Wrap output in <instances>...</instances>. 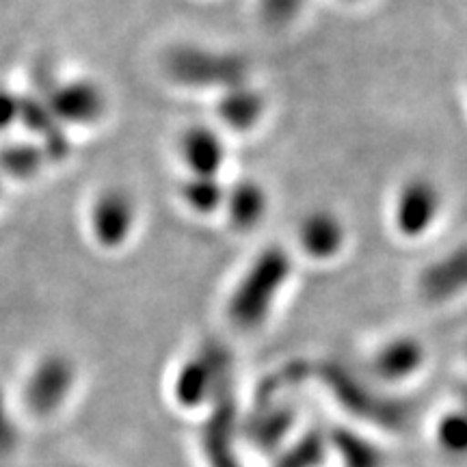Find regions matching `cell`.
Instances as JSON below:
<instances>
[{
  "mask_svg": "<svg viewBox=\"0 0 467 467\" xmlns=\"http://www.w3.org/2000/svg\"><path fill=\"white\" fill-rule=\"evenodd\" d=\"M78 370L66 353H46L26 372L22 402L33 418H50L74 392Z\"/></svg>",
  "mask_w": 467,
  "mask_h": 467,
  "instance_id": "8992f818",
  "label": "cell"
},
{
  "mask_svg": "<svg viewBox=\"0 0 467 467\" xmlns=\"http://www.w3.org/2000/svg\"><path fill=\"white\" fill-rule=\"evenodd\" d=\"M167 76L191 89H230L247 83L249 67L241 55L203 48L195 44H180L167 50L162 58Z\"/></svg>",
  "mask_w": 467,
  "mask_h": 467,
  "instance_id": "7a4b0ae2",
  "label": "cell"
},
{
  "mask_svg": "<svg viewBox=\"0 0 467 467\" xmlns=\"http://www.w3.org/2000/svg\"><path fill=\"white\" fill-rule=\"evenodd\" d=\"M424 344L411 336H396L379 347L372 358V372L383 381L396 383L413 377L424 366Z\"/></svg>",
  "mask_w": 467,
  "mask_h": 467,
  "instance_id": "5bb4252c",
  "label": "cell"
},
{
  "mask_svg": "<svg viewBox=\"0 0 467 467\" xmlns=\"http://www.w3.org/2000/svg\"><path fill=\"white\" fill-rule=\"evenodd\" d=\"M437 441L448 454L454 457H465L467 454V411L457 409L448 411L440 422H437Z\"/></svg>",
  "mask_w": 467,
  "mask_h": 467,
  "instance_id": "44dd1931",
  "label": "cell"
},
{
  "mask_svg": "<svg viewBox=\"0 0 467 467\" xmlns=\"http://www.w3.org/2000/svg\"><path fill=\"white\" fill-rule=\"evenodd\" d=\"M139 208L134 195L124 186H104L93 195L87 208V230L102 251L124 249L137 230Z\"/></svg>",
  "mask_w": 467,
  "mask_h": 467,
  "instance_id": "5b68a950",
  "label": "cell"
},
{
  "mask_svg": "<svg viewBox=\"0 0 467 467\" xmlns=\"http://www.w3.org/2000/svg\"><path fill=\"white\" fill-rule=\"evenodd\" d=\"M323 379L327 388L334 392L337 402L353 413L355 418L366 420V422L383 426L389 431L405 429L409 422V407L392 399L379 396L364 381H359L353 372L337 364H327L323 370Z\"/></svg>",
  "mask_w": 467,
  "mask_h": 467,
  "instance_id": "277c9868",
  "label": "cell"
},
{
  "mask_svg": "<svg viewBox=\"0 0 467 467\" xmlns=\"http://www.w3.org/2000/svg\"><path fill=\"white\" fill-rule=\"evenodd\" d=\"M50 156L33 139L9 141L0 148V178L7 182H33L50 165Z\"/></svg>",
  "mask_w": 467,
  "mask_h": 467,
  "instance_id": "e0dca14e",
  "label": "cell"
},
{
  "mask_svg": "<svg viewBox=\"0 0 467 467\" xmlns=\"http://www.w3.org/2000/svg\"><path fill=\"white\" fill-rule=\"evenodd\" d=\"M182 200L192 213L214 214L223 208L227 189L219 180V175H192L182 182Z\"/></svg>",
  "mask_w": 467,
  "mask_h": 467,
  "instance_id": "d6986e66",
  "label": "cell"
},
{
  "mask_svg": "<svg viewBox=\"0 0 467 467\" xmlns=\"http://www.w3.org/2000/svg\"><path fill=\"white\" fill-rule=\"evenodd\" d=\"M306 0H260V9L265 20L282 26L299 14Z\"/></svg>",
  "mask_w": 467,
  "mask_h": 467,
  "instance_id": "7402d4cb",
  "label": "cell"
},
{
  "mask_svg": "<svg viewBox=\"0 0 467 467\" xmlns=\"http://www.w3.org/2000/svg\"><path fill=\"white\" fill-rule=\"evenodd\" d=\"M299 247L307 258L329 262L342 254L347 244V225L329 208L309 210L299 223Z\"/></svg>",
  "mask_w": 467,
  "mask_h": 467,
  "instance_id": "8fae6325",
  "label": "cell"
},
{
  "mask_svg": "<svg viewBox=\"0 0 467 467\" xmlns=\"http://www.w3.org/2000/svg\"><path fill=\"white\" fill-rule=\"evenodd\" d=\"M17 435H16V424L11 418L7 399H5L3 388H0V454L9 452L16 446Z\"/></svg>",
  "mask_w": 467,
  "mask_h": 467,
  "instance_id": "cb8c5ba5",
  "label": "cell"
},
{
  "mask_svg": "<svg viewBox=\"0 0 467 467\" xmlns=\"http://www.w3.org/2000/svg\"><path fill=\"white\" fill-rule=\"evenodd\" d=\"M223 210L238 232H254L268 214V192L255 180H238L225 192Z\"/></svg>",
  "mask_w": 467,
  "mask_h": 467,
  "instance_id": "2e32d148",
  "label": "cell"
},
{
  "mask_svg": "<svg viewBox=\"0 0 467 467\" xmlns=\"http://www.w3.org/2000/svg\"><path fill=\"white\" fill-rule=\"evenodd\" d=\"M232 358L219 342H206L184 361L175 375L173 396L180 405L195 409L213 400L223 385L230 383Z\"/></svg>",
  "mask_w": 467,
  "mask_h": 467,
  "instance_id": "52a82bcc",
  "label": "cell"
},
{
  "mask_svg": "<svg viewBox=\"0 0 467 467\" xmlns=\"http://www.w3.org/2000/svg\"><path fill=\"white\" fill-rule=\"evenodd\" d=\"M329 441L320 431H307L275 459L273 467H318L327 457Z\"/></svg>",
  "mask_w": 467,
  "mask_h": 467,
  "instance_id": "ffe728a7",
  "label": "cell"
},
{
  "mask_svg": "<svg viewBox=\"0 0 467 467\" xmlns=\"http://www.w3.org/2000/svg\"><path fill=\"white\" fill-rule=\"evenodd\" d=\"M292 275L290 254L279 244L262 249L238 279L227 303V317L238 329H258L271 317L277 296Z\"/></svg>",
  "mask_w": 467,
  "mask_h": 467,
  "instance_id": "6da1fadb",
  "label": "cell"
},
{
  "mask_svg": "<svg viewBox=\"0 0 467 467\" xmlns=\"http://www.w3.org/2000/svg\"><path fill=\"white\" fill-rule=\"evenodd\" d=\"M266 113L265 96L249 83L234 85L221 91L217 102V115L221 124L234 132H249L260 124Z\"/></svg>",
  "mask_w": 467,
  "mask_h": 467,
  "instance_id": "9a60e30c",
  "label": "cell"
},
{
  "mask_svg": "<svg viewBox=\"0 0 467 467\" xmlns=\"http://www.w3.org/2000/svg\"><path fill=\"white\" fill-rule=\"evenodd\" d=\"M443 197L435 180L413 175L402 182L394 202V227L405 238H422L441 214Z\"/></svg>",
  "mask_w": 467,
  "mask_h": 467,
  "instance_id": "ba28073f",
  "label": "cell"
},
{
  "mask_svg": "<svg viewBox=\"0 0 467 467\" xmlns=\"http://www.w3.org/2000/svg\"><path fill=\"white\" fill-rule=\"evenodd\" d=\"M3 195H5V180L0 178V202H3Z\"/></svg>",
  "mask_w": 467,
  "mask_h": 467,
  "instance_id": "d4e9b609",
  "label": "cell"
},
{
  "mask_svg": "<svg viewBox=\"0 0 467 467\" xmlns=\"http://www.w3.org/2000/svg\"><path fill=\"white\" fill-rule=\"evenodd\" d=\"M344 3H358V0H344Z\"/></svg>",
  "mask_w": 467,
  "mask_h": 467,
  "instance_id": "4316f807",
  "label": "cell"
},
{
  "mask_svg": "<svg viewBox=\"0 0 467 467\" xmlns=\"http://www.w3.org/2000/svg\"><path fill=\"white\" fill-rule=\"evenodd\" d=\"M20 98L22 93L0 85V134H7L20 121Z\"/></svg>",
  "mask_w": 467,
  "mask_h": 467,
  "instance_id": "603a6c76",
  "label": "cell"
},
{
  "mask_svg": "<svg viewBox=\"0 0 467 467\" xmlns=\"http://www.w3.org/2000/svg\"><path fill=\"white\" fill-rule=\"evenodd\" d=\"M37 96L63 128H93L109 113L104 87L89 76H46L37 80Z\"/></svg>",
  "mask_w": 467,
  "mask_h": 467,
  "instance_id": "3957f363",
  "label": "cell"
},
{
  "mask_svg": "<svg viewBox=\"0 0 467 467\" xmlns=\"http://www.w3.org/2000/svg\"><path fill=\"white\" fill-rule=\"evenodd\" d=\"M295 422L296 411L288 402H258L247 426H244V435L254 448L262 452H271L288 440Z\"/></svg>",
  "mask_w": 467,
  "mask_h": 467,
  "instance_id": "7c38bea8",
  "label": "cell"
},
{
  "mask_svg": "<svg viewBox=\"0 0 467 467\" xmlns=\"http://www.w3.org/2000/svg\"><path fill=\"white\" fill-rule=\"evenodd\" d=\"M465 399H463V407H461V409H465V411H467V389H465Z\"/></svg>",
  "mask_w": 467,
  "mask_h": 467,
  "instance_id": "484cf974",
  "label": "cell"
},
{
  "mask_svg": "<svg viewBox=\"0 0 467 467\" xmlns=\"http://www.w3.org/2000/svg\"><path fill=\"white\" fill-rule=\"evenodd\" d=\"M418 288L429 303H446L467 292V243L431 262L420 273Z\"/></svg>",
  "mask_w": 467,
  "mask_h": 467,
  "instance_id": "30bf717a",
  "label": "cell"
},
{
  "mask_svg": "<svg viewBox=\"0 0 467 467\" xmlns=\"http://www.w3.org/2000/svg\"><path fill=\"white\" fill-rule=\"evenodd\" d=\"M202 446L210 467H244L238 454V413L230 383L213 399V411L202 431Z\"/></svg>",
  "mask_w": 467,
  "mask_h": 467,
  "instance_id": "9c48e42d",
  "label": "cell"
},
{
  "mask_svg": "<svg viewBox=\"0 0 467 467\" xmlns=\"http://www.w3.org/2000/svg\"><path fill=\"white\" fill-rule=\"evenodd\" d=\"M180 156L192 175H219L227 161V148L214 128L197 124L186 128L180 139Z\"/></svg>",
  "mask_w": 467,
  "mask_h": 467,
  "instance_id": "4fadbf2b",
  "label": "cell"
},
{
  "mask_svg": "<svg viewBox=\"0 0 467 467\" xmlns=\"http://www.w3.org/2000/svg\"><path fill=\"white\" fill-rule=\"evenodd\" d=\"M327 441L334 448L337 457H340L344 467H381L383 457L379 448L366 437H361L353 431L334 429L327 435Z\"/></svg>",
  "mask_w": 467,
  "mask_h": 467,
  "instance_id": "ac0fdd59",
  "label": "cell"
}]
</instances>
